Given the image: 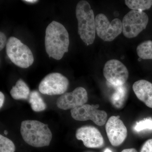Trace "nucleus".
I'll return each instance as SVG.
<instances>
[{
	"label": "nucleus",
	"instance_id": "nucleus-1",
	"mask_svg": "<svg viewBox=\"0 0 152 152\" xmlns=\"http://www.w3.org/2000/svg\"><path fill=\"white\" fill-rule=\"evenodd\" d=\"M69 45V33L58 22H52L47 27L45 37L46 51L49 57L61 60L67 53Z\"/></svg>",
	"mask_w": 152,
	"mask_h": 152
},
{
	"label": "nucleus",
	"instance_id": "nucleus-2",
	"mask_svg": "<svg viewBox=\"0 0 152 152\" xmlns=\"http://www.w3.org/2000/svg\"><path fill=\"white\" fill-rule=\"evenodd\" d=\"M20 132L25 142L36 148L49 146L52 139V132L48 125L36 120L23 121Z\"/></svg>",
	"mask_w": 152,
	"mask_h": 152
},
{
	"label": "nucleus",
	"instance_id": "nucleus-3",
	"mask_svg": "<svg viewBox=\"0 0 152 152\" xmlns=\"http://www.w3.org/2000/svg\"><path fill=\"white\" fill-rule=\"evenodd\" d=\"M76 15L80 37L86 45H91L96 37V25L94 11L88 2L81 1L78 3L76 6Z\"/></svg>",
	"mask_w": 152,
	"mask_h": 152
},
{
	"label": "nucleus",
	"instance_id": "nucleus-4",
	"mask_svg": "<svg viewBox=\"0 0 152 152\" xmlns=\"http://www.w3.org/2000/svg\"><path fill=\"white\" fill-rule=\"evenodd\" d=\"M6 53L11 61L22 68L33 64L34 58L29 48L15 37H10L6 45Z\"/></svg>",
	"mask_w": 152,
	"mask_h": 152
},
{
	"label": "nucleus",
	"instance_id": "nucleus-5",
	"mask_svg": "<svg viewBox=\"0 0 152 152\" xmlns=\"http://www.w3.org/2000/svg\"><path fill=\"white\" fill-rule=\"evenodd\" d=\"M148 20V15L144 12L130 11L123 18V34L129 39L136 37L146 28Z\"/></svg>",
	"mask_w": 152,
	"mask_h": 152
},
{
	"label": "nucleus",
	"instance_id": "nucleus-6",
	"mask_svg": "<svg viewBox=\"0 0 152 152\" xmlns=\"http://www.w3.org/2000/svg\"><path fill=\"white\" fill-rule=\"evenodd\" d=\"M96 32L105 42H111L123 32L122 22L118 18L109 21L105 15L99 14L95 18Z\"/></svg>",
	"mask_w": 152,
	"mask_h": 152
},
{
	"label": "nucleus",
	"instance_id": "nucleus-7",
	"mask_svg": "<svg viewBox=\"0 0 152 152\" xmlns=\"http://www.w3.org/2000/svg\"><path fill=\"white\" fill-rule=\"evenodd\" d=\"M69 80L59 73H52L46 76L40 83L39 89L42 94L53 96L65 93L69 88Z\"/></svg>",
	"mask_w": 152,
	"mask_h": 152
},
{
	"label": "nucleus",
	"instance_id": "nucleus-8",
	"mask_svg": "<svg viewBox=\"0 0 152 152\" xmlns=\"http://www.w3.org/2000/svg\"><path fill=\"white\" fill-rule=\"evenodd\" d=\"M99 107L98 105L85 104L72 109L71 115L76 121L91 120L98 126H102L107 122V115L104 111L98 110Z\"/></svg>",
	"mask_w": 152,
	"mask_h": 152
},
{
	"label": "nucleus",
	"instance_id": "nucleus-9",
	"mask_svg": "<svg viewBox=\"0 0 152 152\" xmlns=\"http://www.w3.org/2000/svg\"><path fill=\"white\" fill-rule=\"evenodd\" d=\"M103 75L106 80L115 86L124 85L127 80L129 73L127 68L118 60H109L104 66Z\"/></svg>",
	"mask_w": 152,
	"mask_h": 152
},
{
	"label": "nucleus",
	"instance_id": "nucleus-10",
	"mask_svg": "<svg viewBox=\"0 0 152 152\" xmlns=\"http://www.w3.org/2000/svg\"><path fill=\"white\" fill-rule=\"evenodd\" d=\"M106 131L109 141L114 146H118L127 136V129L119 116L109 118L106 124Z\"/></svg>",
	"mask_w": 152,
	"mask_h": 152
},
{
	"label": "nucleus",
	"instance_id": "nucleus-11",
	"mask_svg": "<svg viewBox=\"0 0 152 152\" xmlns=\"http://www.w3.org/2000/svg\"><path fill=\"white\" fill-rule=\"evenodd\" d=\"M88 100V93L84 88H76L72 92L63 94L58 98L57 107L63 110L75 108L85 104Z\"/></svg>",
	"mask_w": 152,
	"mask_h": 152
},
{
	"label": "nucleus",
	"instance_id": "nucleus-12",
	"mask_svg": "<svg viewBox=\"0 0 152 152\" xmlns=\"http://www.w3.org/2000/svg\"><path fill=\"white\" fill-rule=\"evenodd\" d=\"M76 138L82 140L86 147L98 148L104 145L103 137L97 128L93 126H86L76 131Z\"/></svg>",
	"mask_w": 152,
	"mask_h": 152
},
{
	"label": "nucleus",
	"instance_id": "nucleus-13",
	"mask_svg": "<svg viewBox=\"0 0 152 152\" xmlns=\"http://www.w3.org/2000/svg\"><path fill=\"white\" fill-rule=\"evenodd\" d=\"M133 90L140 100L152 108V83L146 80H140L134 83Z\"/></svg>",
	"mask_w": 152,
	"mask_h": 152
},
{
	"label": "nucleus",
	"instance_id": "nucleus-14",
	"mask_svg": "<svg viewBox=\"0 0 152 152\" xmlns=\"http://www.w3.org/2000/svg\"><path fill=\"white\" fill-rule=\"evenodd\" d=\"M10 94L15 100L27 99L30 94L29 88L23 80L20 79L11 89Z\"/></svg>",
	"mask_w": 152,
	"mask_h": 152
},
{
	"label": "nucleus",
	"instance_id": "nucleus-15",
	"mask_svg": "<svg viewBox=\"0 0 152 152\" xmlns=\"http://www.w3.org/2000/svg\"><path fill=\"white\" fill-rule=\"evenodd\" d=\"M29 102L31 107L35 112H41L45 110L47 108L46 104L38 91H34L30 93Z\"/></svg>",
	"mask_w": 152,
	"mask_h": 152
},
{
	"label": "nucleus",
	"instance_id": "nucleus-16",
	"mask_svg": "<svg viewBox=\"0 0 152 152\" xmlns=\"http://www.w3.org/2000/svg\"><path fill=\"white\" fill-rule=\"evenodd\" d=\"M116 87L115 92L112 95L111 101L113 104L118 108L124 105L126 97L127 91L124 85Z\"/></svg>",
	"mask_w": 152,
	"mask_h": 152
},
{
	"label": "nucleus",
	"instance_id": "nucleus-17",
	"mask_svg": "<svg viewBox=\"0 0 152 152\" xmlns=\"http://www.w3.org/2000/svg\"><path fill=\"white\" fill-rule=\"evenodd\" d=\"M125 3L132 10L142 12L149 10L152 6V0H126Z\"/></svg>",
	"mask_w": 152,
	"mask_h": 152
},
{
	"label": "nucleus",
	"instance_id": "nucleus-18",
	"mask_svg": "<svg viewBox=\"0 0 152 152\" xmlns=\"http://www.w3.org/2000/svg\"><path fill=\"white\" fill-rule=\"evenodd\" d=\"M137 52L140 58L152 60V41H146L140 44L137 47Z\"/></svg>",
	"mask_w": 152,
	"mask_h": 152
},
{
	"label": "nucleus",
	"instance_id": "nucleus-19",
	"mask_svg": "<svg viewBox=\"0 0 152 152\" xmlns=\"http://www.w3.org/2000/svg\"><path fill=\"white\" fill-rule=\"evenodd\" d=\"M15 146L10 139L0 135V152H15Z\"/></svg>",
	"mask_w": 152,
	"mask_h": 152
},
{
	"label": "nucleus",
	"instance_id": "nucleus-20",
	"mask_svg": "<svg viewBox=\"0 0 152 152\" xmlns=\"http://www.w3.org/2000/svg\"><path fill=\"white\" fill-rule=\"evenodd\" d=\"M137 132H141L145 130H152V119L151 118H145L136 123L134 127Z\"/></svg>",
	"mask_w": 152,
	"mask_h": 152
},
{
	"label": "nucleus",
	"instance_id": "nucleus-21",
	"mask_svg": "<svg viewBox=\"0 0 152 152\" xmlns=\"http://www.w3.org/2000/svg\"><path fill=\"white\" fill-rule=\"evenodd\" d=\"M140 152H152V139H149L144 143Z\"/></svg>",
	"mask_w": 152,
	"mask_h": 152
},
{
	"label": "nucleus",
	"instance_id": "nucleus-22",
	"mask_svg": "<svg viewBox=\"0 0 152 152\" xmlns=\"http://www.w3.org/2000/svg\"><path fill=\"white\" fill-rule=\"evenodd\" d=\"M7 37L4 33H0V50H1L7 45Z\"/></svg>",
	"mask_w": 152,
	"mask_h": 152
},
{
	"label": "nucleus",
	"instance_id": "nucleus-23",
	"mask_svg": "<svg viewBox=\"0 0 152 152\" xmlns=\"http://www.w3.org/2000/svg\"><path fill=\"white\" fill-rule=\"evenodd\" d=\"M5 96L1 92H0V108H1L2 107L4 104V102Z\"/></svg>",
	"mask_w": 152,
	"mask_h": 152
},
{
	"label": "nucleus",
	"instance_id": "nucleus-24",
	"mask_svg": "<svg viewBox=\"0 0 152 152\" xmlns=\"http://www.w3.org/2000/svg\"><path fill=\"white\" fill-rule=\"evenodd\" d=\"M121 152H138L137 150L134 148L126 149L123 150Z\"/></svg>",
	"mask_w": 152,
	"mask_h": 152
},
{
	"label": "nucleus",
	"instance_id": "nucleus-25",
	"mask_svg": "<svg viewBox=\"0 0 152 152\" xmlns=\"http://www.w3.org/2000/svg\"><path fill=\"white\" fill-rule=\"evenodd\" d=\"M23 1L26 2L31 3V4H34L39 1L37 0H26V1Z\"/></svg>",
	"mask_w": 152,
	"mask_h": 152
},
{
	"label": "nucleus",
	"instance_id": "nucleus-26",
	"mask_svg": "<svg viewBox=\"0 0 152 152\" xmlns=\"http://www.w3.org/2000/svg\"><path fill=\"white\" fill-rule=\"evenodd\" d=\"M104 152H112V151L110 150L108 148L106 149L104 151Z\"/></svg>",
	"mask_w": 152,
	"mask_h": 152
},
{
	"label": "nucleus",
	"instance_id": "nucleus-27",
	"mask_svg": "<svg viewBox=\"0 0 152 152\" xmlns=\"http://www.w3.org/2000/svg\"><path fill=\"white\" fill-rule=\"evenodd\" d=\"M4 133L5 134H8V132H7V131H5L4 132Z\"/></svg>",
	"mask_w": 152,
	"mask_h": 152
}]
</instances>
